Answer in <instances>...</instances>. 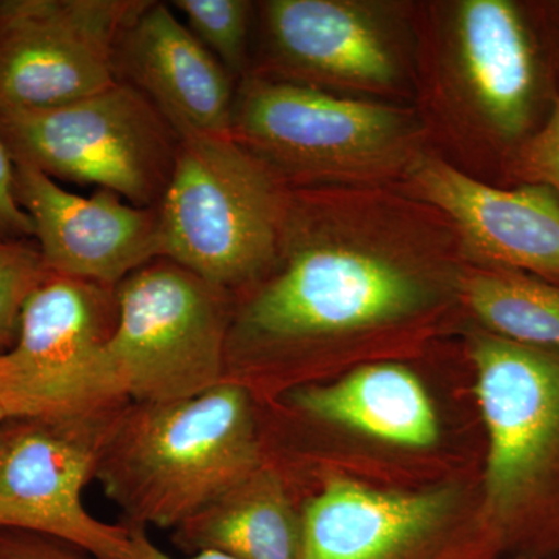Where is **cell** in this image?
Wrapping results in <instances>:
<instances>
[{"instance_id":"cell-1","label":"cell","mask_w":559,"mask_h":559,"mask_svg":"<svg viewBox=\"0 0 559 559\" xmlns=\"http://www.w3.org/2000/svg\"><path fill=\"white\" fill-rule=\"evenodd\" d=\"M401 209L334 186L290 190L274 264L235 296L224 382L285 395L334 342L429 308L440 241Z\"/></svg>"},{"instance_id":"cell-2","label":"cell","mask_w":559,"mask_h":559,"mask_svg":"<svg viewBox=\"0 0 559 559\" xmlns=\"http://www.w3.org/2000/svg\"><path fill=\"white\" fill-rule=\"evenodd\" d=\"M264 462L257 400L223 382L189 400L131 401L106 433L95 480L121 524L175 530Z\"/></svg>"},{"instance_id":"cell-3","label":"cell","mask_w":559,"mask_h":559,"mask_svg":"<svg viewBox=\"0 0 559 559\" xmlns=\"http://www.w3.org/2000/svg\"><path fill=\"white\" fill-rule=\"evenodd\" d=\"M469 356L488 441L477 524L502 559H557L559 356L488 331Z\"/></svg>"},{"instance_id":"cell-4","label":"cell","mask_w":559,"mask_h":559,"mask_svg":"<svg viewBox=\"0 0 559 559\" xmlns=\"http://www.w3.org/2000/svg\"><path fill=\"white\" fill-rule=\"evenodd\" d=\"M290 190L230 134L180 132L157 205L162 259L237 296L274 264Z\"/></svg>"},{"instance_id":"cell-5","label":"cell","mask_w":559,"mask_h":559,"mask_svg":"<svg viewBox=\"0 0 559 559\" xmlns=\"http://www.w3.org/2000/svg\"><path fill=\"white\" fill-rule=\"evenodd\" d=\"M119 318L116 286L51 274L22 310L16 342L0 353L5 418L76 425L131 403L108 345Z\"/></svg>"},{"instance_id":"cell-6","label":"cell","mask_w":559,"mask_h":559,"mask_svg":"<svg viewBox=\"0 0 559 559\" xmlns=\"http://www.w3.org/2000/svg\"><path fill=\"white\" fill-rule=\"evenodd\" d=\"M0 135L14 164L112 191L135 207L159 205L179 148L170 121L123 81L66 105L2 109Z\"/></svg>"},{"instance_id":"cell-7","label":"cell","mask_w":559,"mask_h":559,"mask_svg":"<svg viewBox=\"0 0 559 559\" xmlns=\"http://www.w3.org/2000/svg\"><path fill=\"white\" fill-rule=\"evenodd\" d=\"M230 135L299 189L399 164L412 123L396 108L248 73L238 80Z\"/></svg>"},{"instance_id":"cell-8","label":"cell","mask_w":559,"mask_h":559,"mask_svg":"<svg viewBox=\"0 0 559 559\" xmlns=\"http://www.w3.org/2000/svg\"><path fill=\"white\" fill-rule=\"evenodd\" d=\"M108 352L131 401L189 400L223 384L234 294L168 259L116 286Z\"/></svg>"},{"instance_id":"cell-9","label":"cell","mask_w":559,"mask_h":559,"mask_svg":"<svg viewBox=\"0 0 559 559\" xmlns=\"http://www.w3.org/2000/svg\"><path fill=\"white\" fill-rule=\"evenodd\" d=\"M150 0H0V110L50 108L117 81L124 32Z\"/></svg>"},{"instance_id":"cell-10","label":"cell","mask_w":559,"mask_h":559,"mask_svg":"<svg viewBox=\"0 0 559 559\" xmlns=\"http://www.w3.org/2000/svg\"><path fill=\"white\" fill-rule=\"evenodd\" d=\"M116 418L76 425L0 419V530L50 536L94 559H127L130 528L97 520L83 503Z\"/></svg>"},{"instance_id":"cell-11","label":"cell","mask_w":559,"mask_h":559,"mask_svg":"<svg viewBox=\"0 0 559 559\" xmlns=\"http://www.w3.org/2000/svg\"><path fill=\"white\" fill-rule=\"evenodd\" d=\"M459 489L384 491L329 477L301 506L304 559H502L460 522Z\"/></svg>"},{"instance_id":"cell-12","label":"cell","mask_w":559,"mask_h":559,"mask_svg":"<svg viewBox=\"0 0 559 559\" xmlns=\"http://www.w3.org/2000/svg\"><path fill=\"white\" fill-rule=\"evenodd\" d=\"M14 194L51 274L117 286L162 259L157 207H135L103 189L79 197L24 164H14Z\"/></svg>"},{"instance_id":"cell-13","label":"cell","mask_w":559,"mask_h":559,"mask_svg":"<svg viewBox=\"0 0 559 559\" xmlns=\"http://www.w3.org/2000/svg\"><path fill=\"white\" fill-rule=\"evenodd\" d=\"M455 40L476 110L513 160L559 97L532 16L510 0H465L455 16Z\"/></svg>"},{"instance_id":"cell-14","label":"cell","mask_w":559,"mask_h":559,"mask_svg":"<svg viewBox=\"0 0 559 559\" xmlns=\"http://www.w3.org/2000/svg\"><path fill=\"white\" fill-rule=\"evenodd\" d=\"M259 10L263 57L249 73L318 90H385L399 79L388 33L360 3L270 0Z\"/></svg>"},{"instance_id":"cell-15","label":"cell","mask_w":559,"mask_h":559,"mask_svg":"<svg viewBox=\"0 0 559 559\" xmlns=\"http://www.w3.org/2000/svg\"><path fill=\"white\" fill-rule=\"evenodd\" d=\"M411 179L426 204L450 218L481 266L559 280V198L536 183L499 189L440 159L412 164Z\"/></svg>"},{"instance_id":"cell-16","label":"cell","mask_w":559,"mask_h":559,"mask_svg":"<svg viewBox=\"0 0 559 559\" xmlns=\"http://www.w3.org/2000/svg\"><path fill=\"white\" fill-rule=\"evenodd\" d=\"M117 80L142 92L178 134H230L238 80L167 3L150 0L124 32Z\"/></svg>"},{"instance_id":"cell-17","label":"cell","mask_w":559,"mask_h":559,"mask_svg":"<svg viewBox=\"0 0 559 559\" xmlns=\"http://www.w3.org/2000/svg\"><path fill=\"white\" fill-rule=\"evenodd\" d=\"M285 396L299 417L395 447L426 450L440 439L439 415L428 390L400 364H369L326 384L308 382Z\"/></svg>"},{"instance_id":"cell-18","label":"cell","mask_w":559,"mask_h":559,"mask_svg":"<svg viewBox=\"0 0 559 559\" xmlns=\"http://www.w3.org/2000/svg\"><path fill=\"white\" fill-rule=\"evenodd\" d=\"M186 555L234 559H304V521L285 473L266 462L197 516L173 530Z\"/></svg>"},{"instance_id":"cell-19","label":"cell","mask_w":559,"mask_h":559,"mask_svg":"<svg viewBox=\"0 0 559 559\" xmlns=\"http://www.w3.org/2000/svg\"><path fill=\"white\" fill-rule=\"evenodd\" d=\"M457 288L488 333L559 356V280L481 266L459 274Z\"/></svg>"},{"instance_id":"cell-20","label":"cell","mask_w":559,"mask_h":559,"mask_svg":"<svg viewBox=\"0 0 559 559\" xmlns=\"http://www.w3.org/2000/svg\"><path fill=\"white\" fill-rule=\"evenodd\" d=\"M253 3L246 0H175L198 39L240 80L249 73Z\"/></svg>"},{"instance_id":"cell-21","label":"cell","mask_w":559,"mask_h":559,"mask_svg":"<svg viewBox=\"0 0 559 559\" xmlns=\"http://www.w3.org/2000/svg\"><path fill=\"white\" fill-rule=\"evenodd\" d=\"M49 275L35 240L0 242V353L16 342L25 301Z\"/></svg>"},{"instance_id":"cell-22","label":"cell","mask_w":559,"mask_h":559,"mask_svg":"<svg viewBox=\"0 0 559 559\" xmlns=\"http://www.w3.org/2000/svg\"><path fill=\"white\" fill-rule=\"evenodd\" d=\"M511 171L522 183H536L559 198V97L549 116L511 160Z\"/></svg>"},{"instance_id":"cell-23","label":"cell","mask_w":559,"mask_h":559,"mask_svg":"<svg viewBox=\"0 0 559 559\" xmlns=\"http://www.w3.org/2000/svg\"><path fill=\"white\" fill-rule=\"evenodd\" d=\"M24 240H35V227L14 194V160L0 135V242Z\"/></svg>"},{"instance_id":"cell-24","label":"cell","mask_w":559,"mask_h":559,"mask_svg":"<svg viewBox=\"0 0 559 559\" xmlns=\"http://www.w3.org/2000/svg\"><path fill=\"white\" fill-rule=\"evenodd\" d=\"M0 559H94L50 536L20 530H0Z\"/></svg>"},{"instance_id":"cell-25","label":"cell","mask_w":559,"mask_h":559,"mask_svg":"<svg viewBox=\"0 0 559 559\" xmlns=\"http://www.w3.org/2000/svg\"><path fill=\"white\" fill-rule=\"evenodd\" d=\"M128 528H130V554L127 559H234L223 554H216V551H200V554L187 555L183 558H175L154 544V540L150 538L148 530Z\"/></svg>"},{"instance_id":"cell-26","label":"cell","mask_w":559,"mask_h":559,"mask_svg":"<svg viewBox=\"0 0 559 559\" xmlns=\"http://www.w3.org/2000/svg\"><path fill=\"white\" fill-rule=\"evenodd\" d=\"M506 559H535V558H527V557H510Z\"/></svg>"},{"instance_id":"cell-27","label":"cell","mask_w":559,"mask_h":559,"mask_svg":"<svg viewBox=\"0 0 559 559\" xmlns=\"http://www.w3.org/2000/svg\"><path fill=\"white\" fill-rule=\"evenodd\" d=\"M3 418H5V415H3L2 409H0V419H3Z\"/></svg>"},{"instance_id":"cell-28","label":"cell","mask_w":559,"mask_h":559,"mask_svg":"<svg viewBox=\"0 0 559 559\" xmlns=\"http://www.w3.org/2000/svg\"><path fill=\"white\" fill-rule=\"evenodd\" d=\"M557 559H559V558H557Z\"/></svg>"}]
</instances>
